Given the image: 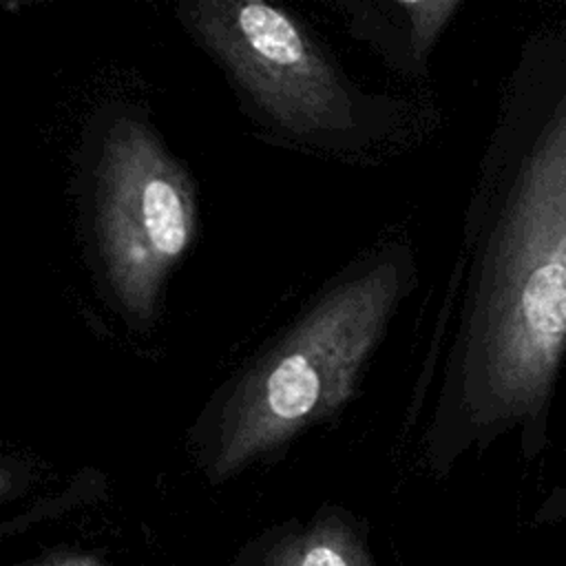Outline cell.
<instances>
[{"instance_id":"6da1fadb","label":"cell","mask_w":566,"mask_h":566,"mask_svg":"<svg viewBox=\"0 0 566 566\" xmlns=\"http://www.w3.org/2000/svg\"><path fill=\"white\" fill-rule=\"evenodd\" d=\"M495 148L449 365L460 424L500 431L546 407L566 356V73Z\"/></svg>"},{"instance_id":"7a4b0ae2","label":"cell","mask_w":566,"mask_h":566,"mask_svg":"<svg viewBox=\"0 0 566 566\" xmlns=\"http://www.w3.org/2000/svg\"><path fill=\"white\" fill-rule=\"evenodd\" d=\"M407 287V265L380 256L332 290L214 402L210 473L223 480L340 409Z\"/></svg>"},{"instance_id":"3957f363","label":"cell","mask_w":566,"mask_h":566,"mask_svg":"<svg viewBox=\"0 0 566 566\" xmlns=\"http://www.w3.org/2000/svg\"><path fill=\"white\" fill-rule=\"evenodd\" d=\"M95 232L122 307L150 318L168 270L195 234V197L179 164L139 122L122 117L102 139Z\"/></svg>"},{"instance_id":"277c9868","label":"cell","mask_w":566,"mask_h":566,"mask_svg":"<svg viewBox=\"0 0 566 566\" xmlns=\"http://www.w3.org/2000/svg\"><path fill=\"white\" fill-rule=\"evenodd\" d=\"M181 15L285 128L312 135L354 126V99L343 77L285 11L259 0H203L184 4Z\"/></svg>"},{"instance_id":"5b68a950","label":"cell","mask_w":566,"mask_h":566,"mask_svg":"<svg viewBox=\"0 0 566 566\" xmlns=\"http://www.w3.org/2000/svg\"><path fill=\"white\" fill-rule=\"evenodd\" d=\"M265 566H374L349 522L329 515L283 539Z\"/></svg>"},{"instance_id":"8992f818","label":"cell","mask_w":566,"mask_h":566,"mask_svg":"<svg viewBox=\"0 0 566 566\" xmlns=\"http://www.w3.org/2000/svg\"><path fill=\"white\" fill-rule=\"evenodd\" d=\"M411 22V44L416 53H427L431 42L449 22L458 2H398Z\"/></svg>"},{"instance_id":"52a82bcc","label":"cell","mask_w":566,"mask_h":566,"mask_svg":"<svg viewBox=\"0 0 566 566\" xmlns=\"http://www.w3.org/2000/svg\"><path fill=\"white\" fill-rule=\"evenodd\" d=\"M38 566H99V564L88 557H55V559L42 562Z\"/></svg>"},{"instance_id":"ba28073f","label":"cell","mask_w":566,"mask_h":566,"mask_svg":"<svg viewBox=\"0 0 566 566\" xmlns=\"http://www.w3.org/2000/svg\"><path fill=\"white\" fill-rule=\"evenodd\" d=\"M11 482H13V475L4 467H0V495L11 489Z\"/></svg>"}]
</instances>
